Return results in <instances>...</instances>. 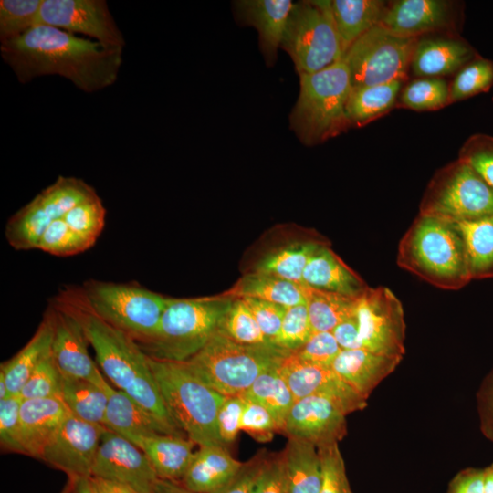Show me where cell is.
Returning <instances> with one entry per match:
<instances>
[{
  "mask_svg": "<svg viewBox=\"0 0 493 493\" xmlns=\"http://www.w3.org/2000/svg\"><path fill=\"white\" fill-rule=\"evenodd\" d=\"M484 493H493V463L484 468Z\"/></svg>",
  "mask_w": 493,
  "mask_h": 493,
  "instance_id": "cell-61",
  "label": "cell"
},
{
  "mask_svg": "<svg viewBox=\"0 0 493 493\" xmlns=\"http://www.w3.org/2000/svg\"><path fill=\"white\" fill-rule=\"evenodd\" d=\"M294 3L291 0H236L233 10L236 20L258 33L259 48L267 66L277 61L278 50L286 31Z\"/></svg>",
  "mask_w": 493,
  "mask_h": 493,
  "instance_id": "cell-21",
  "label": "cell"
},
{
  "mask_svg": "<svg viewBox=\"0 0 493 493\" xmlns=\"http://www.w3.org/2000/svg\"><path fill=\"white\" fill-rule=\"evenodd\" d=\"M38 25L87 35L106 47L122 49L125 45L104 0H43Z\"/></svg>",
  "mask_w": 493,
  "mask_h": 493,
  "instance_id": "cell-13",
  "label": "cell"
},
{
  "mask_svg": "<svg viewBox=\"0 0 493 493\" xmlns=\"http://www.w3.org/2000/svg\"><path fill=\"white\" fill-rule=\"evenodd\" d=\"M402 359L365 349L341 350L330 368L358 394L368 399L376 386L399 365Z\"/></svg>",
  "mask_w": 493,
  "mask_h": 493,
  "instance_id": "cell-23",
  "label": "cell"
},
{
  "mask_svg": "<svg viewBox=\"0 0 493 493\" xmlns=\"http://www.w3.org/2000/svg\"><path fill=\"white\" fill-rule=\"evenodd\" d=\"M241 430L262 443L270 441L274 434L279 432L275 419L267 409L246 398L241 418Z\"/></svg>",
  "mask_w": 493,
  "mask_h": 493,
  "instance_id": "cell-50",
  "label": "cell"
},
{
  "mask_svg": "<svg viewBox=\"0 0 493 493\" xmlns=\"http://www.w3.org/2000/svg\"><path fill=\"white\" fill-rule=\"evenodd\" d=\"M458 15L451 1L397 0L388 2L380 25L399 36L420 37L430 33H451Z\"/></svg>",
  "mask_w": 493,
  "mask_h": 493,
  "instance_id": "cell-19",
  "label": "cell"
},
{
  "mask_svg": "<svg viewBox=\"0 0 493 493\" xmlns=\"http://www.w3.org/2000/svg\"><path fill=\"white\" fill-rule=\"evenodd\" d=\"M307 288V307L313 332L332 331L355 313L359 299L338 293Z\"/></svg>",
  "mask_w": 493,
  "mask_h": 493,
  "instance_id": "cell-36",
  "label": "cell"
},
{
  "mask_svg": "<svg viewBox=\"0 0 493 493\" xmlns=\"http://www.w3.org/2000/svg\"><path fill=\"white\" fill-rule=\"evenodd\" d=\"M321 245L318 241H305L280 247L263 257L255 271L303 285L304 269Z\"/></svg>",
  "mask_w": 493,
  "mask_h": 493,
  "instance_id": "cell-37",
  "label": "cell"
},
{
  "mask_svg": "<svg viewBox=\"0 0 493 493\" xmlns=\"http://www.w3.org/2000/svg\"><path fill=\"white\" fill-rule=\"evenodd\" d=\"M91 477L152 493L158 477L145 454L125 436L106 429L102 434Z\"/></svg>",
  "mask_w": 493,
  "mask_h": 493,
  "instance_id": "cell-14",
  "label": "cell"
},
{
  "mask_svg": "<svg viewBox=\"0 0 493 493\" xmlns=\"http://www.w3.org/2000/svg\"><path fill=\"white\" fill-rule=\"evenodd\" d=\"M241 465L226 446H200L180 483L195 493H212L225 485Z\"/></svg>",
  "mask_w": 493,
  "mask_h": 493,
  "instance_id": "cell-27",
  "label": "cell"
},
{
  "mask_svg": "<svg viewBox=\"0 0 493 493\" xmlns=\"http://www.w3.org/2000/svg\"><path fill=\"white\" fill-rule=\"evenodd\" d=\"M222 296L257 299L289 308L307 302V288L301 284L255 271L245 275Z\"/></svg>",
  "mask_w": 493,
  "mask_h": 493,
  "instance_id": "cell-31",
  "label": "cell"
},
{
  "mask_svg": "<svg viewBox=\"0 0 493 493\" xmlns=\"http://www.w3.org/2000/svg\"><path fill=\"white\" fill-rule=\"evenodd\" d=\"M105 218L106 209L98 194L79 204L63 217L73 231L92 244L103 230Z\"/></svg>",
  "mask_w": 493,
  "mask_h": 493,
  "instance_id": "cell-42",
  "label": "cell"
},
{
  "mask_svg": "<svg viewBox=\"0 0 493 493\" xmlns=\"http://www.w3.org/2000/svg\"><path fill=\"white\" fill-rule=\"evenodd\" d=\"M281 48L291 58L299 75L322 70L341 60L343 50L330 1L294 3Z\"/></svg>",
  "mask_w": 493,
  "mask_h": 493,
  "instance_id": "cell-9",
  "label": "cell"
},
{
  "mask_svg": "<svg viewBox=\"0 0 493 493\" xmlns=\"http://www.w3.org/2000/svg\"><path fill=\"white\" fill-rule=\"evenodd\" d=\"M419 214L459 223L493 215V188L467 163L457 158L429 181Z\"/></svg>",
  "mask_w": 493,
  "mask_h": 493,
  "instance_id": "cell-10",
  "label": "cell"
},
{
  "mask_svg": "<svg viewBox=\"0 0 493 493\" xmlns=\"http://www.w3.org/2000/svg\"><path fill=\"white\" fill-rule=\"evenodd\" d=\"M245 405L243 395L225 396L217 415L220 438L224 445L232 444L241 431V418Z\"/></svg>",
  "mask_w": 493,
  "mask_h": 493,
  "instance_id": "cell-53",
  "label": "cell"
},
{
  "mask_svg": "<svg viewBox=\"0 0 493 493\" xmlns=\"http://www.w3.org/2000/svg\"><path fill=\"white\" fill-rule=\"evenodd\" d=\"M288 493H320L322 481L318 448L310 442L288 437L281 452Z\"/></svg>",
  "mask_w": 493,
  "mask_h": 493,
  "instance_id": "cell-29",
  "label": "cell"
},
{
  "mask_svg": "<svg viewBox=\"0 0 493 493\" xmlns=\"http://www.w3.org/2000/svg\"><path fill=\"white\" fill-rule=\"evenodd\" d=\"M341 351L332 332L318 331L312 332L309 340L293 353L304 362L330 367Z\"/></svg>",
  "mask_w": 493,
  "mask_h": 493,
  "instance_id": "cell-49",
  "label": "cell"
},
{
  "mask_svg": "<svg viewBox=\"0 0 493 493\" xmlns=\"http://www.w3.org/2000/svg\"><path fill=\"white\" fill-rule=\"evenodd\" d=\"M11 396L8 392L7 384L3 374L0 373V400Z\"/></svg>",
  "mask_w": 493,
  "mask_h": 493,
  "instance_id": "cell-62",
  "label": "cell"
},
{
  "mask_svg": "<svg viewBox=\"0 0 493 493\" xmlns=\"http://www.w3.org/2000/svg\"><path fill=\"white\" fill-rule=\"evenodd\" d=\"M346 414L331 399L309 395L294 402L282 433L317 447L339 443L347 434Z\"/></svg>",
  "mask_w": 493,
  "mask_h": 493,
  "instance_id": "cell-18",
  "label": "cell"
},
{
  "mask_svg": "<svg viewBox=\"0 0 493 493\" xmlns=\"http://www.w3.org/2000/svg\"><path fill=\"white\" fill-rule=\"evenodd\" d=\"M61 493H98L91 477H68V482Z\"/></svg>",
  "mask_w": 493,
  "mask_h": 493,
  "instance_id": "cell-58",
  "label": "cell"
},
{
  "mask_svg": "<svg viewBox=\"0 0 493 493\" xmlns=\"http://www.w3.org/2000/svg\"><path fill=\"white\" fill-rule=\"evenodd\" d=\"M19 395L0 400V444L5 451L24 454L21 440Z\"/></svg>",
  "mask_w": 493,
  "mask_h": 493,
  "instance_id": "cell-48",
  "label": "cell"
},
{
  "mask_svg": "<svg viewBox=\"0 0 493 493\" xmlns=\"http://www.w3.org/2000/svg\"><path fill=\"white\" fill-rule=\"evenodd\" d=\"M418 37L396 35L378 25L359 37L345 52L352 88L407 79Z\"/></svg>",
  "mask_w": 493,
  "mask_h": 493,
  "instance_id": "cell-11",
  "label": "cell"
},
{
  "mask_svg": "<svg viewBox=\"0 0 493 493\" xmlns=\"http://www.w3.org/2000/svg\"><path fill=\"white\" fill-rule=\"evenodd\" d=\"M252 493H288L281 452L267 453L255 480Z\"/></svg>",
  "mask_w": 493,
  "mask_h": 493,
  "instance_id": "cell-51",
  "label": "cell"
},
{
  "mask_svg": "<svg viewBox=\"0 0 493 493\" xmlns=\"http://www.w3.org/2000/svg\"><path fill=\"white\" fill-rule=\"evenodd\" d=\"M52 309L54 336L51 355L62 376L88 380L101 387L108 386L98 364L89 353V343L80 322L57 301Z\"/></svg>",
  "mask_w": 493,
  "mask_h": 493,
  "instance_id": "cell-17",
  "label": "cell"
},
{
  "mask_svg": "<svg viewBox=\"0 0 493 493\" xmlns=\"http://www.w3.org/2000/svg\"><path fill=\"white\" fill-rule=\"evenodd\" d=\"M147 456L158 478L180 482L194 455L186 436L153 434L125 436Z\"/></svg>",
  "mask_w": 493,
  "mask_h": 493,
  "instance_id": "cell-24",
  "label": "cell"
},
{
  "mask_svg": "<svg viewBox=\"0 0 493 493\" xmlns=\"http://www.w3.org/2000/svg\"><path fill=\"white\" fill-rule=\"evenodd\" d=\"M303 285L356 299L369 288L325 244L309 258L303 272Z\"/></svg>",
  "mask_w": 493,
  "mask_h": 493,
  "instance_id": "cell-25",
  "label": "cell"
},
{
  "mask_svg": "<svg viewBox=\"0 0 493 493\" xmlns=\"http://www.w3.org/2000/svg\"><path fill=\"white\" fill-rule=\"evenodd\" d=\"M312 332L307 302L301 303L287 308L279 332L272 344L293 352L309 340Z\"/></svg>",
  "mask_w": 493,
  "mask_h": 493,
  "instance_id": "cell-45",
  "label": "cell"
},
{
  "mask_svg": "<svg viewBox=\"0 0 493 493\" xmlns=\"http://www.w3.org/2000/svg\"><path fill=\"white\" fill-rule=\"evenodd\" d=\"M456 225L465 241L472 279L493 278V215Z\"/></svg>",
  "mask_w": 493,
  "mask_h": 493,
  "instance_id": "cell-34",
  "label": "cell"
},
{
  "mask_svg": "<svg viewBox=\"0 0 493 493\" xmlns=\"http://www.w3.org/2000/svg\"><path fill=\"white\" fill-rule=\"evenodd\" d=\"M398 266L429 284L457 290L472 280L464 238L457 226L419 214L403 236Z\"/></svg>",
  "mask_w": 493,
  "mask_h": 493,
  "instance_id": "cell-3",
  "label": "cell"
},
{
  "mask_svg": "<svg viewBox=\"0 0 493 493\" xmlns=\"http://www.w3.org/2000/svg\"><path fill=\"white\" fill-rule=\"evenodd\" d=\"M98 493H141L133 488L103 478L90 477Z\"/></svg>",
  "mask_w": 493,
  "mask_h": 493,
  "instance_id": "cell-59",
  "label": "cell"
},
{
  "mask_svg": "<svg viewBox=\"0 0 493 493\" xmlns=\"http://www.w3.org/2000/svg\"><path fill=\"white\" fill-rule=\"evenodd\" d=\"M63 376L58 369L51 353L35 369L22 387V400L60 398Z\"/></svg>",
  "mask_w": 493,
  "mask_h": 493,
  "instance_id": "cell-43",
  "label": "cell"
},
{
  "mask_svg": "<svg viewBox=\"0 0 493 493\" xmlns=\"http://www.w3.org/2000/svg\"><path fill=\"white\" fill-rule=\"evenodd\" d=\"M449 104V84L443 78H415L406 82L397 102L416 111L436 110Z\"/></svg>",
  "mask_w": 493,
  "mask_h": 493,
  "instance_id": "cell-38",
  "label": "cell"
},
{
  "mask_svg": "<svg viewBox=\"0 0 493 493\" xmlns=\"http://www.w3.org/2000/svg\"><path fill=\"white\" fill-rule=\"evenodd\" d=\"M317 448L322 472L320 493H353L346 475L344 460L338 443Z\"/></svg>",
  "mask_w": 493,
  "mask_h": 493,
  "instance_id": "cell-46",
  "label": "cell"
},
{
  "mask_svg": "<svg viewBox=\"0 0 493 493\" xmlns=\"http://www.w3.org/2000/svg\"><path fill=\"white\" fill-rule=\"evenodd\" d=\"M43 0H1L0 41L13 40L38 25Z\"/></svg>",
  "mask_w": 493,
  "mask_h": 493,
  "instance_id": "cell-40",
  "label": "cell"
},
{
  "mask_svg": "<svg viewBox=\"0 0 493 493\" xmlns=\"http://www.w3.org/2000/svg\"><path fill=\"white\" fill-rule=\"evenodd\" d=\"M152 493H195L184 487L180 482L158 478Z\"/></svg>",
  "mask_w": 493,
  "mask_h": 493,
  "instance_id": "cell-60",
  "label": "cell"
},
{
  "mask_svg": "<svg viewBox=\"0 0 493 493\" xmlns=\"http://www.w3.org/2000/svg\"><path fill=\"white\" fill-rule=\"evenodd\" d=\"M92 246V243L73 231L61 218L47 227L39 240L37 249L58 257H68Z\"/></svg>",
  "mask_w": 493,
  "mask_h": 493,
  "instance_id": "cell-44",
  "label": "cell"
},
{
  "mask_svg": "<svg viewBox=\"0 0 493 493\" xmlns=\"http://www.w3.org/2000/svg\"><path fill=\"white\" fill-rule=\"evenodd\" d=\"M219 330L236 342L247 345L271 343L260 330L255 317L242 299H234Z\"/></svg>",
  "mask_w": 493,
  "mask_h": 493,
  "instance_id": "cell-41",
  "label": "cell"
},
{
  "mask_svg": "<svg viewBox=\"0 0 493 493\" xmlns=\"http://www.w3.org/2000/svg\"><path fill=\"white\" fill-rule=\"evenodd\" d=\"M149 361L175 425L195 445L226 446L217 425L218 411L225 396L205 383L185 362L150 357Z\"/></svg>",
  "mask_w": 493,
  "mask_h": 493,
  "instance_id": "cell-4",
  "label": "cell"
},
{
  "mask_svg": "<svg viewBox=\"0 0 493 493\" xmlns=\"http://www.w3.org/2000/svg\"><path fill=\"white\" fill-rule=\"evenodd\" d=\"M477 56L476 49L456 34L420 37L414 48L410 71L416 78H442L456 73Z\"/></svg>",
  "mask_w": 493,
  "mask_h": 493,
  "instance_id": "cell-20",
  "label": "cell"
},
{
  "mask_svg": "<svg viewBox=\"0 0 493 493\" xmlns=\"http://www.w3.org/2000/svg\"><path fill=\"white\" fill-rule=\"evenodd\" d=\"M234 299L222 295L194 299H169L156 333L138 343L156 360L187 362L219 329Z\"/></svg>",
  "mask_w": 493,
  "mask_h": 493,
  "instance_id": "cell-6",
  "label": "cell"
},
{
  "mask_svg": "<svg viewBox=\"0 0 493 493\" xmlns=\"http://www.w3.org/2000/svg\"><path fill=\"white\" fill-rule=\"evenodd\" d=\"M331 332L341 350L362 349L356 311L341 322Z\"/></svg>",
  "mask_w": 493,
  "mask_h": 493,
  "instance_id": "cell-57",
  "label": "cell"
},
{
  "mask_svg": "<svg viewBox=\"0 0 493 493\" xmlns=\"http://www.w3.org/2000/svg\"><path fill=\"white\" fill-rule=\"evenodd\" d=\"M266 338L272 343L278 336L287 308L257 299H242Z\"/></svg>",
  "mask_w": 493,
  "mask_h": 493,
  "instance_id": "cell-52",
  "label": "cell"
},
{
  "mask_svg": "<svg viewBox=\"0 0 493 493\" xmlns=\"http://www.w3.org/2000/svg\"><path fill=\"white\" fill-rule=\"evenodd\" d=\"M388 2L381 0H332L331 11L343 56L362 35L381 24Z\"/></svg>",
  "mask_w": 493,
  "mask_h": 493,
  "instance_id": "cell-30",
  "label": "cell"
},
{
  "mask_svg": "<svg viewBox=\"0 0 493 493\" xmlns=\"http://www.w3.org/2000/svg\"><path fill=\"white\" fill-rule=\"evenodd\" d=\"M69 415L60 398L22 400L20 426L25 455L41 459L46 446Z\"/></svg>",
  "mask_w": 493,
  "mask_h": 493,
  "instance_id": "cell-22",
  "label": "cell"
},
{
  "mask_svg": "<svg viewBox=\"0 0 493 493\" xmlns=\"http://www.w3.org/2000/svg\"><path fill=\"white\" fill-rule=\"evenodd\" d=\"M362 349L403 359L405 347L404 309L386 287L369 288L360 298L356 310Z\"/></svg>",
  "mask_w": 493,
  "mask_h": 493,
  "instance_id": "cell-12",
  "label": "cell"
},
{
  "mask_svg": "<svg viewBox=\"0 0 493 493\" xmlns=\"http://www.w3.org/2000/svg\"><path fill=\"white\" fill-rule=\"evenodd\" d=\"M267 455V452L262 449L250 460L242 463L238 471L212 493H252L255 480Z\"/></svg>",
  "mask_w": 493,
  "mask_h": 493,
  "instance_id": "cell-54",
  "label": "cell"
},
{
  "mask_svg": "<svg viewBox=\"0 0 493 493\" xmlns=\"http://www.w3.org/2000/svg\"><path fill=\"white\" fill-rule=\"evenodd\" d=\"M477 408L480 431L493 442V368L483 379L477 393Z\"/></svg>",
  "mask_w": 493,
  "mask_h": 493,
  "instance_id": "cell-55",
  "label": "cell"
},
{
  "mask_svg": "<svg viewBox=\"0 0 493 493\" xmlns=\"http://www.w3.org/2000/svg\"><path fill=\"white\" fill-rule=\"evenodd\" d=\"M458 158L467 163L493 188V136L472 134L461 146Z\"/></svg>",
  "mask_w": 493,
  "mask_h": 493,
  "instance_id": "cell-47",
  "label": "cell"
},
{
  "mask_svg": "<svg viewBox=\"0 0 493 493\" xmlns=\"http://www.w3.org/2000/svg\"><path fill=\"white\" fill-rule=\"evenodd\" d=\"M407 79L352 88L346 104L351 127L361 128L387 114L397 106L400 92Z\"/></svg>",
  "mask_w": 493,
  "mask_h": 493,
  "instance_id": "cell-32",
  "label": "cell"
},
{
  "mask_svg": "<svg viewBox=\"0 0 493 493\" xmlns=\"http://www.w3.org/2000/svg\"><path fill=\"white\" fill-rule=\"evenodd\" d=\"M106 429L70 414L46 446L41 460L63 471L68 477H89Z\"/></svg>",
  "mask_w": 493,
  "mask_h": 493,
  "instance_id": "cell-15",
  "label": "cell"
},
{
  "mask_svg": "<svg viewBox=\"0 0 493 493\" xmlns=\"http://www.w3.org/2000/svg\"><path fill=\"white\" fill-rule=\"evenodd\" d=\"M0 50L21 83L44 75H59L85 92L112 85L122 63V49L46 25L1 43Z\"/></svg>",
  "mask_w": 493,
  "mask_h": 493,
  "instance_id": "cell-1",
  "label": "cell"
},
{
  "mask_svg": "<svg viewBox=\"0 0 493 493\" xmlns=\"http://www.w3.org/2000/svg\"><path fill=\"white\" fill-rule=\"evenodd\" d=\"M278 370L295 401L309 395L325 396L335 402L347 415L362 410L367 405V400L358 394L330 367L304 362L290 352L283 359Z\"/></svg>",
  "mask_w": 493,
  "mask_h": 493,
  "instance_id": "cell-16",
  "label": "cell"
},
{
  "mask_svg": "<svg viewBox=\"0 0 493 493\" xmlns=\"http://www.w3.org/2000/svg\"><path fill=\"white\" fill-rule=\"evenodd\" d=\"M91 309L103 320L131 337L146 341L157 331L169 299L135 283L89 280L81 288Z\"/></svg>",
  "mask_w": 493,
  "mask_h": 493,
  "instance_id": "cell-8",
  "label": "cell"
},
{
  "mask_svg": "<svg viewBox=\"0 0 493 493\" xmlns=\"http://www.w3.org/2000/svg\"><path fill=\"white\" fill-rule=\"evenodd\" d=\"M493 86V60L477 56L455 75L449 84V102L488 92Z\"/></svg>",
  "mask_w": 493,
  "mask_h": 493,
  "instance_id": "cell-39",
  "label": "cell"
},
{
  "mask_svg": "<svg viewBox=\"0 0 493 493\" xmlns=\"http://www.w3.org/2000/svg\"><path fill=\"white\" fill-rule=\"evenodd\" d=\"M446 493H484V468L462 469L450 481Z\"/></svg>",
  "mask_w": 493,
  "mask_h": 493,
  "instance_id": "cell-56",
  "label": "cell"
},
{
  "mask_svg": "<svg viewBox=\"0 0 493 493\" xmlns=\"http://www.w3.org/2000/svg\"><path fill=\"white\" fill-rule=\"evenodd\" d=\"M299 76V93L289 115V127L301 143L320 144L351 128L346 104L352 87L343 59Z\"/></svg>",
  "mask_w": 493,
  "mask_h": 493,
  "instance_id": "cell-5",
  "label": "cell"
},
{
  "mask_svg": "<svg viewBox=\"0 0 493 493\" xmlns=\"http://www.w3.org/2000/svg\"><path fill=\"white\" fill-rule=\"evenodd\" d=\"M56 301L80 322L94 350L98 365L117 389L127 393L165 425L183 433L172 420L149 357L138 343L100 318L89 306L81 288L67 289Z\"/></svg>",
  "mask_w": 493,
  "mask_h": 493,
  "instance_id": "cell-2",
  "label": "cell"
},
{
  "mask_svg": "<svg viewBox=\"0 0 493 493\" xmlns=\"http://www.w3.org/2000/svg\"><path fill=\"white\" fill-rule=\"evenodd\" d=\"M110 387V384L101 387L88 380L63 377L61 399L71 415L105 426Z\"/></svg>",
  "mask_w": 493,
  "mask_h": 493,
  "instance_id": "cell-33",
  "label": "cell"
},
{
  "mask_svg": "<svg viewBox=\"0 0 493 493\" xmlns=\"http://www.w3.org/2000/svg\"><path fill=\"white\" fill-rule=\"evenodd\" d=\"M278 367L262 372L243 394L263 405L272 414L282 433L288 414L295 400Z\"/></svg>",
  "mask_w": 493,
  "mask_h": 493,
  "instance_id": "cell-35",
  "label": "cell"
},
{
  "mask_svg": "<svg viewBox=\"0 0 493 493\" xmlns=\"http://www.w3.org/2000/svg\"><path fill=\"white\" fill-rule=\"evenodd\" d=\"M105 426L123 436L153 434L185 436L165 425L127 393L112 386L109 391Z\"/></svg>",
  "mask_w": 493,
  "mask_h": 493,
  "instance_id": "cell-26",
  "label": "cell"
},
{
  "mask_svg": "<svg viewBox=\"0 0 493 493\" xmlns=\"http://www.w3.org/2000/svg\"><path fill=\"white\" fill-rule=\"evenodd\" d=\"M53 336L54 312L51 307L27 343L10 360L1 364L0 373L5 379L10 395H19L31 373L51 353Z\"/></svg>",
  "mask_w": 493,
  "mask_h": 493,
  "instance_id": "cell-28",
  "label": "cell"
},
{
  "mask_svg": "<svg viewBox=\"0 0 493 493\" xmlns=\"http://www.w3.org/2000/svg\"><path fill=\"white\" fill-rule=\"evenodd\" d=\"M290 351L272 343L236 342L219 329L190 360V369L224 396L243 395L265 371L280 365Z\"/></svg>",
  "mask_w": 493,
  "mask_h": 493,
  "instance_id": "cell-7",
  "label": "cell"
}]
</instances>
